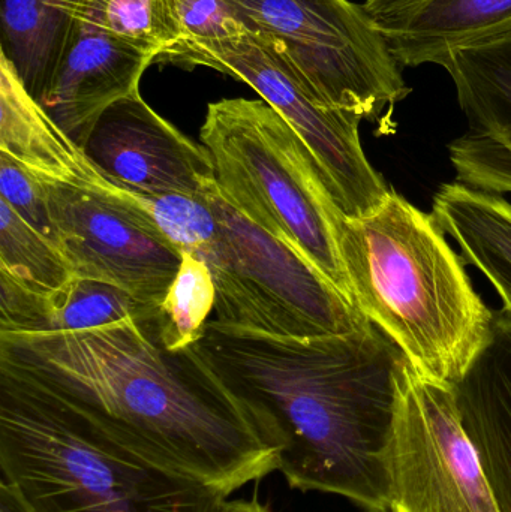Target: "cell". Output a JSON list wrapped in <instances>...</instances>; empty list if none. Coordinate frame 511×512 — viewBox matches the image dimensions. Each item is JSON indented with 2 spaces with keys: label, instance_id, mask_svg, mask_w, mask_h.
<instances>
[{
  "label": "cell",
  "instance_id": "21",
  "mask_svg": "<svg viewBox=\"0 0 511 512\" xmlns=\"http://www.w3.org/2000/svg\"><path fill=\"white\" fill-rule=\"evenodd\" d=\"M0 271L39 294L59 291L75 276L59 246L27 224L3 200H0Z\"/></svg>",
  "mask_w": 511,
  "mask_h": 512
},
{
  "label": "cell",
  "instance_id": "28",
  "mask_svg": "<svg viewBox=\"0 0 511 512\" xmlns=\"http://www.w3.org/2000/svg\"><path fill=\"white\" fill-rule=\"evenodd\" d=\"M216 512H272L266 505L260 504L257 499L252 501H243V499H236V501H228L225 499L221 505H219L218 511Z\"/></svg>",
  "mask_w": 511,
  "mask_h": 512
},
{
  "label": "cell",
  "instance_id": "17",
  "mask_svg": "<svg viewBox=\"0 0 511 512\" xmlns=\"http://www.w3.org/2000/svg\"><path fill=\"white\" fill-rule=\"evenodd\" d=\"M432 215L458 245L465 264L473 265L494 286L511 316V204L497 194L462 183L438 189Z\"/></svg>",
  "mask_w": 511,
  "mask_h": 512
},
{
  "label": "cell",
  "instance_id": "5",
  "mask_svg": "<svg viewBox=\"0 0 511 512\" xmlns=\"http://www.w3.org/2000/svg\"><path fill=\"white\" fill-rule=\"evenodd\" d=\"M200 138L225 200L305 256L356 307L333 228L339 209L290 123L263 99H222L207 108Z\"/></svg>",
  "mask_w": 511,
  "mask_h": 512
},
{
  "label": "cell",
  "instance_id": "19",
  "mask_svg": "<svg viewBox=\"0 0 511 512\" xmlns=\"http://www.w3.org/2000/svg\"><path fill=\"white\" fill-rule=\"evenodd\" d=\"M443 68L455 83L470 131L511 134V35L453 51Z\"/></svg>",
  "mask_w": 511,
  "mask_h": 512
},
{
  "label": "cell",
  "instance_id": "7",
  "mask_svg": "<svg viewBox=\"0 0 511 512\" xmlns=\"http://www.w3.org/2000/svg\"><path fill=\"white\" fill-rule=\"evenodd\" d=\"M329 108L378 122L410 95L402 66L363 5L350 0H227Z\"/></svg>",
  "mask_w": 511,
  "mask_h": 512
},
{
  "label": "cell",
  "instance_id": "3",
  "mask_svg": "<svg viewBox=\"0 0 511 512\" xmlns=\"http://www.w3.org/2000/svg\"><path fill=\"white\" fill-rule=\"evenodd\" d=\"M354 304L420 378L456 387L491 342L486 306L432 213L390 191L368 215L333 216Z\"/></svg>",
  "mask_w": 511,
  "mask_h": 512
},
{
  "label": "cell",
  "instance_id": "10",
  "mask_svg": "<svg viewBox=\"0 0 511 512\" xmlns=\"http://www.w3.org/2000/svg\"><path fill=\"white\" fill-rule=\"evenodd\" d=\"M41 183L57 245L75 276L110 283L143 303L161 306L182 252L137 195L119 186L86 189Z\"/></svg>",
  "mask_w": 511,
  "mask_h": 512
},
{
  "label": "cell",
  "instance_id": "27",
  "mask_svg": "<svg viewBox=\"0 0 511 512\" xmlns=\"http://www.w3.org/2000/svg\"><path fill=\"white\" fill-rule=\"evenodd\" d=\"M0 512H35L17 484L0 480Z\"/></svg>",
  "mask_w": 511,
  "mask_h": 512
},
{
  "label": "cell",
  "instance_id": "20",
  "mask_svg": "<svg viewBox=\"0 0 511 512\" xmlns=\"http://www.w3.org/2000/svg\"><path fill=\"white\" fill-rule=\"evenodd\" d=\"M74 20L99 27L156 60L182 41L176 0H50Z\"/></svg>",
  "mask_w": 511,
  "mask_h": 512
},
{
  "label": "cell",
  "instance_id": "4",
  "mask_svg": "<svg viewBox=\"0 0 511 512\" xmlns=\"http://www.w3.org/2000/svg\"><path fill=\"white\" fill-rule=\"evenodd\" d=\"M0 472L35 512H216L228 499L144 459L71 400L3 360Z\"/></svg>",
  "mask_w": 511,
  "mask_h": 512
},
{
  "label": "cell",
  "instance_id": "6",
  "mask_svg": "<svg viewBox=\"0 0 511 512\" xmlns=\"http://www.w3.org/2000/svg\"><path fill=\"white\" fill-rule=\"evenodd\" d=\"M206 198L215 230L192 255L212 273L213 321L287 339L351 333L371 322L305 256L228 203L216 179Z\"/></svg>",
  "mask_w": 511,
  "mask_h": 512
},
{
  "label": "cell",
  "instance_id": "15",
  "mask_svg": "<svg viewBox=\"0 0 511 512\" xmlns=\"http://www.w3.org/2000/svg\"><path fill=\"white\" fill-rule=\"evenodd\" d=\"M0 75V152L44 183L86 189L116 186L27 93L2 57Z\"/></svg>",
  "mask_w": 511,
  "mask_h": 512
},
{
  "label": "cell",
  "instance_id": "25",
  "mask_svg": "<svg viewBox=\"0 0 511 512\" xmlns=\"http://www.w3.org/2000/svg\"><path fill=\"white\" fill-rule=\"evenodd\" d=\"M137 197L180 252L195 254L212 239L215 213L206 195L192 197L185 194H167L161 197Z\"/></svg>",
  "mask_w": 511,
  "mask_h": 512
},
{
  "label": "cell",
  "instance_id": "12",
  "mask_svg": "<svg viewBox=\"0 0 511 512\" xmlns=\"http://www.w3.org/2000/svg\"><path fill=\"white\" fill-rule=\"evenodd\" d=\"M155 59L99 27L75 20L62 62L39 104L81 147L108 107L138 93V83Z\"/></svg>",
  "mask_w": 511,
  "mask_h": 512
},
{
  "label": "cell",
  "instance_id": "1",
  "mask_svg": "<svg viewBox=\"0 0 511 512\" xmlns=\"http://www.w3.org/2000/svg\"><path fill=\"white\" fill-rule=\"evenodd\" d=\"M197 346L278 454L291 489L390 512L387 457L405 355L377 325L287 339L212 319Z\"/></svg>",
  "mask_w": 511,
  "mask_h": 512
},
{
  "label": "cell",
  "instance_id": "24",
  "mask_svg": "<svg viewBox=\"0 0 511 512\" xmlns=\"http://www.w3.org/2000/svg\"><path fill=\"white\" fill-rule=\"evenodd\" d=\"M176 6L182 26V41L170 54L156 62L180 66L198 48L248 33L227 0H176Z\"/></svg>",
  "mask_w": 511,
  "mask_h": 512
},
{
  "label": "cell",
  "instance_id": "23",
  "mask_svg": "<svg viewBox=\"0 0 511 512\" xmlns=\"http://www.w3.org/2000/svg\"><path fill=\"white\" fill-rule=\"evenodd\" d=\"M456 182L489 194H511V134L468 131L449 146Z\"/></svg>",
  "mask_w": 511,
  "mask_h": 512
},
{
  "label": "cell",
  "instance_id": "14",
  "mask_svg": "<svg viewBox=\"0 0 511 512\" xmlns=\"http://www.w3.org/2000/svg\"><path fill=\"white\" fill-rule=\"evenodd\" d=\"M501 512H511V316L495 312L491 342L455 387Z\"/></svg>",
  "mask_w": 511,
  "mask_h": 512
},
{
  "label": "cell",
  "instance_id": "26",
  "mask_svg": "<svg viewBox=\"0 0 511 512\" xmlns=\"http://www.w3.org/2000/svg\"><path fill=\"white\" fill-rule=\"evenodd\" d=\"M0 200L6 201L27 224L57 245L44 188L11 156L0 152ZM59 246V245H57ZM60 249V248H59Z\"/></svg>",
  "mask_w": 511,
  "mask_h": 512
},
{
  "label": "cell",
  "instance_id": "11",
  "mask_svg": "<svg viewBox=\"0 0 511 512\" xmlns=\"http://www.w3.org/2000/svg\"><path fill=\"white\" fill-rule=\"evenodd\" d=\"M81 149L105 179L141 197H203L215 182L206 147L162 119L140 93L108 107Z\"/></svg>",
  "mask_w": 511,
  "mask_h": 512
},
{
  "label": "cell",
  "instance_id": "22",
  "mask_svg": "<svg viewBox=\"0 0 511 512\" xmlns=\"http://www.w3.org/2000/svg\"><path fill=\"white\" fill-rule=\"evenodd\" d=\"M215 303V283L206 262L182 252L179 271L156 316L159 337L165 348L182 351L197 345L206 333Z\"/></svg>",
  "mask_w": 511,
  "mask_h": 512
},
{
  "label": "cell",
  "instance_id": "9",
  "mask_svg": "<svg viewBox=\"0 0 511 512\" xmlns=\"http://www.w3.org/2000/svg\"><path fill=\"white\" fill-rule=\"evenodd\" d=\"M198 65L249 84L290 123L317 162L324 185L342 215H368L392 191L360 143L362 119L321 104L269 42L248 32L198 48L180 66L191 69Z\"/></svg>",
  "mask_w": 511,
  "mask_h": 512
},
{
  "label": "cell",
  "instance_id": "8",
  "mask_svg": "<svg viewBox=\"0 0 511 512\" xmlns=\"http://www.w3.org/2000/svg\"><path fill=\"white\" fill-rule=\"evenodd\" d=\"M387 474L390 512H501L455 387L420 378L407 358L396 373Z\"/></svg>",
  "mask_w": 511,
  "mask_h": 512
},
{
  "label": "cell",
  "instance_id": "2",
  "mask_svg": "<svg viewBox=\"0 0 511 512\" xmlns=\"http://www.w3.org/2000/svg\"><path fill=\"white\" fill-rule=\"evenodd\" d=\"M0 360L71 400L144 459L225 498L278 471V454L198 346L165 348L156 319L0 334Z\"/></svg>",
  "mask_w": 511,
  "mask_h": 512
},
{
  "label": "cell",
  "instance_id": "18",
  "mask_svg": "<svg viewBox=\"0 0 511 512\" xmlns=\"http://www.w3.org/2000/svg\"><path fill=\"white\" fill-rule=\"evenodd\" d=\"M2 59L41 102L62 62L75 20L50 0H0Z\"/></svg>",
  "mask_w": 511,
  "mask_h": 512
},
{
  "label": "cell",
  "instance_id": "13",
  "mask_svg": "<svg viewBox=\"0 0 511 512\" xmlns=\"http://www.w3.org/2000/svg\"><path fill=\"white\" fill-rule=\"evenodd\" d=\"M401 66H443L456 50L511 35V0H366Z\"/></svg>",
  "mask_w": 511,
  "mask_h": 512
},
{
  "label": "cell",
  "instance_id": "16",
  "mask_svg": "<svg viewBox=\"0 0 511 512\" xmlns=\"http://www.w3.org/2000/svg\"><path fill=\"white\" fill-rule=\"evenodd\" d=\"M159 307L98 280L74 279L59 291L39 294L9 283L0 297L2 334L71 333L105 327L125 319L152 321Z\"/></svg>",
  "mask_w": 511,
  "mask_h": 512
}]
</instances>
